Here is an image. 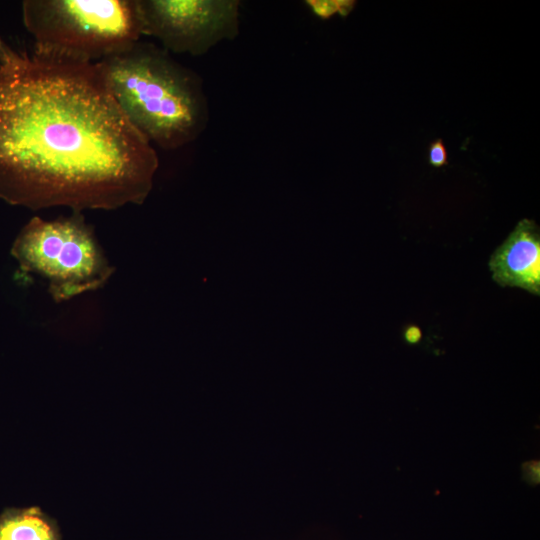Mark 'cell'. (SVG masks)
Returning <instances> with one entry per match:
<instances>
[{
	"mask_svg": "<svg viewBox=\"0 0 540 540\" xmlns=\"http://www.w3.org/2000/svg\"><path fill=\"white\" fill-rule=\"evenodd\" d=\"M159 167L96 63L19 53L0 62V199L40 210L142 204Z\"/></svg>",
	"mask_w": 540,
	"mask_h": 540,
	"instance_id": "6da1fadb",
	"label": "cell"
},
{
	"mask_svg": "<svg viewBox=\"0 0 540 540\" xmlns=\"http://www.w3.org/2000/svg\"><path fill=\"white\" fill-rule=\"evenodd\" d=\"M96 64L121 111L152 145L176 150L207 128L202 78L161 46L138 41Z\"/></svg>",
	"mask_w": 540,
	"mask_h": 540,
	"instance_id": "7a4b0ae2",
	"label": "cell"
},
{
	"mask_svg": "<svg viewBox=\"0 0 540 540\" xmlns=\"http://www.w3.org/2000/svg\"><path fill=\"white\" fill-rule=\"evenodd\" d=\"M22 19L40 55L97 63L143 36L137 0H25Z\"/></svg>",
	"mask_w": 540,
	"mask_h": 540,
	"instance_id": "3957f363",
	"label": "cell"
},
{
	"mask_svg": "<svg viewBox=\"0 0 540 540\" xmlns=\"http://www.w3.org/2000/svg\"><path fill=\"white\" fill-rule=\"evenodd\" d=\"M11 254L23 271L47 282L55 302L102 288L115 271L81 212L53 220L33 217Z\"/></svg>",
	"mask_w": 540,
	"mask_h": 540,
	"instance_id": "277c9868",
	"label": "cell"
},
{
	"mask_svg": "<svg viewBox=\"0 0 540 540\" xmlns=\"http://www.w3.org/2000/svg\"><path fill=\"white\" fill-rule=\"evenodd\" d=\"M143 35L169 53L201 56L240 32L239 0H137Z\"/></svg>",
	"mask_w": 540,
	"mask_h": 540,
	"instance_id": "5b68a950",
	"label": "cell"
},
{
	"mask_svg": "<svg viewBox=\"0 0 540 540\" xmlns=\"http://www.w3.org/2000/svg\"><path fill=\"white\" fill-rule=\"evenodd\" d=\"M489 268L495 282L540 293V234L529 219L518 222L507 239L491 255Z\"/></svg>",
	"mask_w": 540,
	"mask_h": 540,
	"instance_id": "8992f818",
	"label": "cell"
},
{
	"mask_svg": "<svg viewBox=\"0 0 540 540\" xmlns=\"http://www.w3.org/2000/svg\"><path fill=\"white\" fill-rule=\"evenodd\" d=\"M0 540H61L56 523L37 507L0 515Z\"/></svg>",
	"mask_w": 540,
	"mask_h": 540,
	"instance_id": "52a82bcc",
	"label": "cell"
},
{
	"mask_svg": "<svg viewBox=\"0 0 540 540\" xmlns=\"http://www.w3.org/2000/svg\"><path fill=\"white\" fill-rule=\"evenodd\" d=\"M355 0H306L305 5L319 19L328 20L338 14L347 17L356 6Z\"/></svg>",
	"mask_w": 540,
	"mask_h": 540,
	"instance_id": "ba28073f",
	"label": "cell"
},
{
	"mask_svg": "<svg viewBox=\"0 0 540 540\" xmlns=\"http://www.w3.org/2000/svg\"><path fill=\"white\" fill-rule=\"evenodd\" d=\"M428 162L435 168L443 167L448 163V153L442 139L439 138L430 143Z\"/></svg>",
	"mask_w": 540,
	"mask_h": 540,
	"instance_id": "9c48e42d",
	"label": "cell"
},
{
	"mask_svg": "<svg viewBox=\"0 0 540 540\" xmlns=\"http://www.w3.org/2000/svg\"><path fill=\"white\" fill-rule=\"evenodd\" d=\"M523 477L530 484L539 483V461H528L522 466Z\"/></svg>",
	"mask_w": 540,
	"mask_h": 540,
	"instance_id": "30bf717a",
	"label": "cell"
},
{
	"mask_svg": "<svg viewBox=\"0 0 540 540\" xmlns=\"http://www.w3.org/2000/svg\"><path fill=\"white\" fill-rule=\"evenodd\" d=\"M404 339L409 344H417L422 339V330L417 325H409L404 330Z\"/></svg>",
	"mask_w": 540,
	"mask_h": 540,
	"instance_id": "8fae6325",
	"label": "cell"
},
{
	"mask_svg": "<svg viewBox=\"0 0 540 540\" xmlns=\"http://www.w3.org/2000/svg\"><path fill=\"white\" fill-rule=\"evenodd\" d=\"M16 54L12 48H10L0 35V62H4L12 58Z\"/></svg>",
	"mask_w": 540,
	"mask_h": 540,
	"instance_id": "7c38bea8",
	"label": "cell"
}]
</instances>
